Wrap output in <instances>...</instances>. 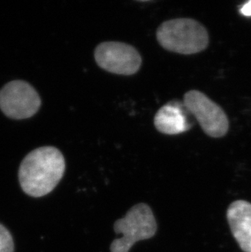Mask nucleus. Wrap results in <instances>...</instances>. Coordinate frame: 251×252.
I'll return each instance as SVG.
<instances>
[{"mask_svg":"<svg viewBox=\"0 0 251 252\" xmlns=\"http://www.w3.org/2000/svg\"><path fill=\"white\" fill-rule=\"evenodd\" d=\"M64 171L65 160L58 149L38 148L31 151L20 166V185L27 195L43 197L57 187Z\"/></svg>","mask_w":251,"mask_h":252,"instance_id":"nucleus-1","label":"nucleus"},{"mask_svg":"<svg viewBox=\"0 0 251 252\" xmlns=\"http://www.w3.org/2000/svg\"><path fill=\"white\" fill-rule=\"evenodd\" d=\"M157 39L164 49L183 55L200 53L209 44L206 29L191 18H176L163 22L157 31Z\"/></svg>","mask_w":251,"mask_h":252,"instance_id":"nucleus-2","label":"nucleus"},{"mask_svg":"<svg viewBox=\"0 0 251 252\" xmlns=\"http://www.w3.org/2000/svg\"><path fill=\"white\" fill-rule=\"evenodd\" d=\"M156 220L150 206L139 203L131 207L126 217L117 220L114 230L123 237L113 241L111 252H128L140 241L153 238L157 232Z\"/></svg>","mask_w":251,"mask_h":252,"instance_id":"nucleus-3","label":"nucleus"},{"mask_svg":"<svg viewBox=\"0 0 251 252\" xmlns=\"http://www.w3.org/2000/svg\"><path fill=\"white\" fill-rule=\"evenodd\" d=\"M183 103L207 136L220 138L227 134L229 128L227 114L204 93L197 90L189 91L185 93Z\"/></svg>","mask_w":251,"mask_h":252,"instance_id":"nucleus-4","label":"nucleus"},{"mask_svg":"<svg viewBox=\"0 0 251 252\" xmlns=\"http://www.w3.org/2000/svg\"><path fill=\"white\" fill-rule=\"evenodd\" d=\"M40 105V96L26 82H10L0 90V109L11 119L31 118L38 112Z\"/></svg>","mask_w":251,"mask_h":252,"instance_id":"nucleus-5","label":"nucleus"},{"mask_svg":"<svg viewBox=\"0 0 251 252\" xmlns=\"http://www.w3.org/2000/svg\"><path fill=\"white\" fill-rule=\"evenodd\" d=\"M95 60L101 69L112 74L132 75L142 64L140 53L132 46L121 42H104L95 50Z\"/></svg>","mask_w":251,"mask_h":252,"instance_id":"nucleus-6","label":"nucleus"},{"mask_svg":"<svg viewBox=\"0 0 251 252\" xmlns=\"http://www.w3.org/2000/svg\"><path fill=\"white\" fill-rule=\"evenodd\" d=\"M184 103L171 100L166 103L154 117V126L161 133L178 135L188 131L192 124Z\"/></svg>","mask_w":251,"mask_h":252,"instance_id":"nucleus-7","label":"nucleus"},{"mask_svg":"<svg viewBox=\"0 0 251 252\" xmlns=\"http://www.w3.org/2000/svg\"><path fill=\"white\" fill-rule=\"evenodd\" d=\"M227 217L242 250L251 252V203L242 200L232 202L227 209Z\"/></svg>","mask_w":251,"mask_h":252,"instance_id":"nucleus-8","label":"nucleus"},{"mask_svg":"<svg viewBox=\"0 0 251 252\" xmlns=\"http://www.w3.org/2000/svg\"><path fill=\"white\" fill-rule=\"evenodd\" d=\"M0 252H14L12 234L2 224H0Z\"/></svg>","mask_w":251,"mask_h":252,"instance_id":"nucleus-9","label":"nucleus"},{"mask_svg":"<svg viewBox=\"0 0 251 252\" xmlns=\"http://www.w3.org/2000/svg\"><path fill=\"white\" fill-rule=\"evenodd\" d=\"M240 12L246 17H251V1L242 5L241 9H240Z\"/></svg>","mask_w":251,"mask_h":252,"instance_id":"nucleus-10","label":"nucleus"}]
</instances>
